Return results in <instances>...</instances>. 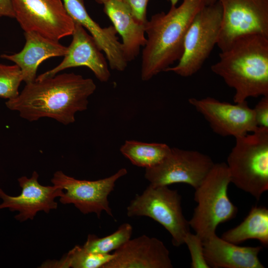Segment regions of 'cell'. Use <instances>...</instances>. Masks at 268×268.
<instances>
[{
    "mask_svg": "<svg viewBox=\"0 0 268 268\" xmlns=\"http://www.w3.org/2000/svg\"><path fill=\"white\" fill-rule=\"evenodd\" d=\"M130 8L134 18L139 22L145 24L147 7L150 0H123Z\"/></svg>",
    "mask_w": 268,
    "mask_h": 268,
    "instance_id": "cell-26",
    "label": "cell"
},
{
    "mask_svg": "<svg viewBox=\"0 0 268 268\" xmlns=\"http://www.w3.org/2000/svg\"><path fill=\"white\" fill-rule=\"evenodd\" d=\"M38 178L36 171L29 178L26 176L19 178L17 180L21 192L17 196H9L0 188V198L2 200L0 209L7 208L11 211H18L15 218L23 222L33 219L39 211L48 213L51 209H56L58 203L55 199L61 197L64 190L54 185L43 186L39 183Z\"/></svg>",
    "mask_w": 268,
    "mask_h": 268,
    "instance_id": "cell-13",
    "label": "cell"
},
{
    "mask_svg": "<svg viewBox=\"0 0 268 268\" xmlns=\"http://www.w3.org/2000/svg\"><path fill=\"white\" fill-rule=\"evenodd\" d=\"M93 80L74 73H64L26 84L6 106L28 121L42 118L55 119L64 125L75 122L78 112L87 109L88 98L95 92Z\"/></svg>",
    "mask_w": 268,
    "mask_h": 268,
    "instance_id": "cell-1",
    "label": "cell"
},
{
    "mask_svg": "<svg viewBox=\"0 0 268 268\" xmlns=\"http://www.w3.org/2000/svg\"><path fill=\"white\" fill-rule=\"evenodd\" d=\"M104 11L122 39V49L128 63L135 59L145 44V24L138 22L123 0H109Z\"/></svg>",
    "mask_w": 268,
    "mask_h": 268,
    "instance_id": "cell-19",
    "label": "cell"
},
{
    "mask_svg": "<svg viewBox=\"0 0 268 268\" xmlns=\"http://www.w3.org/2000/svg\"><path fill=\"white\" fill-rule=\"evenodd\" d=\"M96 2L104 4L105 2L109 1V0H94Z\"/></svg>",
    "mask_w": 268,
    "mask_h": 268,
    "instance_id": "cell-30",
    "label": "cell"
},
{
    "mask_svg": "<svg viewBox=\"0 0 268 268\" xmlns=\"http://www.w3.org/2000/svg\"><path fill=\"white\" fill-rule=\"evenodd\" d=\"M253 110L258 126L268 128V96H262Z\"/></svg>",
    "mask_w": 268,
    "mask_h": 268,
    "instance_id": "cell-27",
    "label": "cell"
},
{
    "mask_svg": "<svg viewBox=\"0 0 268 268\" xmlns=\"http://www.w3.org/2000/svg\"><path fill=\"white\" fill-rule=\"evenodd\" d=\"M214 164L209 156L198 151L171 148L160 163L145 168L144 177L153 186L184 183L195 189Z\"/></svg>",
    "mask_w": 268,
    "mask_h": 268,
    "instance_id": "cell-11",
    "label": "cell"
},
{
    "mask_svg": "<svg viewBox=\"0 0 268 268\" xmlns=\"http://www.w3.org/2000/svg\"><path fill=\"white\" fill-rule=\"evenodd\" d=\"M170 149L165 143L126 140L120 151L133 165L148 168L160 163Z\"/></svg>",
    "mask_w": 268,
    "mask_h": 268,
    "instance_id": "cell-21",
    "label": "cell"
},
{
    "mask_svg": "<svg viewBox=\"0 0 268 268\" xmlns=\"http://www.w3.org/2000/svg\"><path fill=\"white\" fill-rule=\"evenodd\" d=\"M184 244L190 253L192 268H210L204 259L203 241L198 235L190 232L185 237Z\"/></svg>",
    "mask_w": 268,
    "mask_h": 268,
    "instance_id": "cell-25",
    "label": "cell"
},
{
    "mask_svg": "<svg viewBox=\"0 0 268 268\" xmlns=\"http://www.w3.org/2000/svg\"><path fill=\"white\" fill-rule=\"evenodd\" d=\"M132 226L129 223L121 225L114 233L99 237L94 234H89L83 247L86 250L96 254H107L115 251L131 238Z\"/></svg>",
    "mask_w": 268,
    "mask_h": 268,
    "instance_id": "cell-23",
    "label": "cell"
},
{
    "mask_svg": "<svg viewBox=\"0 0 268 268\" xmlns=\"http://www.w3.org/2000/svg\"><path fill=\"white\" fill-rule=\"evenodd\" d=\"M102 268H172L169 250L159 239L145 235L130 239L115 251Z\"/></svg>",
    "mask_w": 268,
    "mask_h": 268,
    "instance_id": "cell-15",
    "label": "cell"
},
{
    "mask_svg": "<svg viewBox=\"0 0 268 268\" xmlns=\"http://www.w3.org/2000/svg\"><path fill=\"white\" fill-rule=\"evenodd\" d=\"M219 56L211 70L235 90V103L268 96V37L259 34L241 37Z\"/></svg>",
    "mask_w": 268,
    "mask_h": 268,
    "instance_id": "cell-3",
    "label": "cell"
},
{
    "mask_svg": "<svg viewBox=\"0 0 268 268\" xmlns=\"http://www.w3.org/2000/svg\"><path fill=\"white\" fill-rule=\"evenodd\" d=\"M204 0H183L167 12L153 14L145 24L146 40L141 54L140 77L148 81L179 61L186 34Z\"/></svg>",
    "mask_w": 268,
    "mask_h": 268,
    "instance_id": "cell-2",
    "label": "cell"
},
{
    "mask_svg": "<svg viewBox=\"0 0 268 268\" xmlns=\"http://www.w3.org/2000/svg\"><path fill=\"white\" fill-rule=\"evenodd\" d=\"M24 36L25 44L20 52L11 55L2 54L0 58L18 66L23 81L28 84L35 80L38 67L42 62L52 57L65 56L67 47L35 32H24Z\"/></svg>",
    "mask_w": 268,
    "mask_h": 268,
    "instance_id": "cell-17",
    "label": "cell"
},
{
    "mask_svg": "<svg viewBox=\"0 0 268 268\" xmlns=\"http://www.w3.org/2000/svg\"><path fill=\"white\" fill-rule=\"evenodd\" d=\"M63 2L73 21L79 23L89 32L100 50L105 54L111 69L119 71L125 70L128 63L113 25L101 27L88 13L83 0H63Z\"/></svg>",
    "mask_w": 268,
    "mask_h": 268,
    "instance_id": "cell-16",
    "label": "cell"
},
{
    "mask_svg": "<svg viewBox=\"0 0 268 268\" xmlns=\"http://www.w3.org/2000/svg\"><path fill=\"white\" fill-rule=\"evenodd\" d=\"M230 183L226 163H217L195 189L194 200L197 205L189 223L202 241L216 234L219 224L231 220L237 214L238 209L228 196Z\"/></svg>",
    "mask_w": 268,
    "mask_h": 268,
    "instance_id": "cell-4",
    "label": "cell"
},
{
    "mask_svg": "<svg viewBox=\"0 0 268 268\" xmlns=\"http://www.w3.org/2000/svg\"><path fill=\"white\" fill-rule=\"evenodd\" d=\"M14 18V14L10 0H0V17Z\"/></svg>",
    "mask_w": 268,
    "mask_h": 268,
    "instance_id": "cell-28",
    "label": "cell"
},
{
    "mask_svg": "<svg viewBox=\"0 0 268 268\" xmlns=\"http://www.w3.org/2000/svg\"><path fill=\"white\" fill-rule=\"evenodd\" d=\"M22 81L21 71L18 66L0 64V97L9 100L17 97Z\"/></svg>",
    "mask_w": 268,
    "mask_h": 268,
    "instance_id": "cell-24",
    "label": "cell"
},
{
    "mask_svg": "<svg viewBox=\"0 0 268 268\" xmlns=\"http://www.w3.org/2000/svg\"><path fill=\"white\" fill-rule=\"evenodd\" d=\"M171 6H175L179 0H170Z\"/></svg>",
    "mask_w": 268,
    "mask_h": 268,
    "instance_id": "cell-31",
    "label": "cell"
},
{
    "mask_svg": "<svg viewBox=\"0 0 268 268\" xmlns=\"http://www.w3.org/2000/svg\"><path fill=\"white\" fill-rule=\"evenodd\" d=\"M222 19L216 45L227 50L238 38L251 34L268 37V0H218Z\"/></svg>",
    "mask_w": 268,
    "mask_h": 268,
    "instance_id": "cell-9",
    "label": "cell"
},
{
    "mask_svg": "<svg viewBox=\"0 0 268 268\" xmlns=\"http://www.w3.org/2000/svg\"><path fill=\"white\" fill-rule=\"evenodd\" d=\"M189 103L208 122L212 131L222 136L235 138L255 131L258 127L253 109L247 101L233 104L211 97L191 98Z\"/></svg>",
    "mask_w": 268,
    "mask_h": 268,
    "instance_id": "cell-12",
    "label": "cell"
},
{
    "mask_svg": "<svg viewBox=\"0 0 268 268\" xmlns=\"http://www.w3.org/2000/svg\"><path fill=\"white\" fill-rule=\"evenodd\" d=\"M129 217L147 216L162 225L172 237V244L179 247L184 244L190 225L184 217L181 196L177 190L168 186L150 184L140 195H136L127 208Z\"/></svg>",
    "mask_w": 268,
    "mask_h": 268,
    "instance_id": "cell-6",
    "label": "cell"
},
{
    "mask_svg": "<svg viewBox=\"0 0 268 268\" xmlns=\"http://www.w3.org/2000/svg\"><path fill=\"white\" fill-rule=\"evenodd\" d=\"M218 0H204L205 5L211 4L216 2Z\"/></svg>",
    "mask_w": 268,
    "mask_h": 268,
    "instance_id": "cell-29",
    "label": "cell"
},
{
    "mask_svg": "<svg viewBox=\"0 0 268 268\" xmlns=\"http://www.w3.org/2000/svg\"><path fill=\"white\" fill-rule=\"evenodd\" d=\"M235 139L226 163L231 183L258 201L268 190V128Z\"/></svg>",
    "mask_w": 268,
    "mask_h": 268,
    "instance_id": "cell-5",
    "label": "cell"
},
{
    "mask_svg": "<svg viewBox=\"0 0 268 268\" xmlns=\"http://www.w3.org/2000/svg\"><path fill=\"white\" fill-rule=\"evenodd\" d=\"M14 18L24 32L53 40L72 35L74 22L61 0H10Z\"/></svg>",
    "mask_w": 268,
    "mask_h": 268,
    "instance_id": "cell-8",
    "label": "cell"
},
{
    "mask_svg": "<svg viewBox=\"0 0 268 268\" xmlns=\"http://www.w3.org/2000/svg\"><path fill=\"white\" fill-rule=\"evenodd\" d=\"M261 246H239L216 234L203 241L204 259L210 268H264L258 255Z\"/></svg>",
    "mask_w": 268,
    "mask_h": 268,
    "instance_id": "cell-18",
    "label": "cell"
},
{
    "mask_svg": "<svg viewBox=\"0 0 268 268\" xmlns=\"http://www.w3.org/2000/svg\"><path fill=\"white\" fill-rule=\"evenodd\" d=\"M72 39L63 60L54 68L38 75L35 80L51 77L64 69L86 67L101 82H107L111 74L109 65L93 38L79 23L74 22Z\"/></svg>",
    "mask_w": 268,
    "mask_h": 268,
    "instance_id": "cell-14",
    "label": "cell"
},
{
    "mask_svg": "<svg viewBox=\"0 0 268 268\" xmlns=\"http://www.w3.org/2000/svg\"><path fill=\"white\" fill-rule=\"evenodd\" d=\"M222 19V7L217 0L204 5L194 17L185 35L183 55L175 66L165 71L182 77L197 73L217 44Z\"/></svg>",
    "mask_w": 268,
    "mask_h": 268,
    "instance_id": "cell-7",
    "label": "cell"
},
{
    "mask_svg": "<svg viewBox=\"0 0 268 268\" xmlns=\"http://www.w3.org/2000/svg\"><path fill=\"white\" fill-rule=\"evenodd\" d=\"M221 238L238 244L249 239H256L264 246L268 244V209L254 206L237 226L224 232Z\"/></svg>",
    "mask_w": 268,
    "mask_h": 268,
    "instance_id": "cell-20",
    "label": "cell"
},
{
    "mask_svg": "<svg viewBox=\"0 0 268 268\" xmlns=\"http://www.w3.org/2000/svg\"><path fill=\"white\" fill-rule=\"evenodd\" d=\"M114 254H99L90 252L76 245L59 261L44 263L42 267L58 268H102L114 257Z\"/></svg>",
    "mask_w": 268,
    "mask_h": 268,
    "instance_id": "cell-22",
    "label": "cell"
},
{
    "mask_svg": "<svg viewBox=\"0 0 268 268\" xmlns=\"http://www.w3.org/2000/svg\"><path fill=\"white\" fill-rule=\"evenodd\" d=\"M127 173L126 168H122L110 177L88 181L76 179L62 171H57L54 174L51 182L65 191L60 197L62 203L73 204L84 214L95 213L100 218L104 211L113 217L108 198L114 190L116 181Z\"/></svg>",
    "mask_w": 268,
    "mask_h": 268,
    "instance_id": "cell-10",
    "label": "cell"
}]
</instances>
